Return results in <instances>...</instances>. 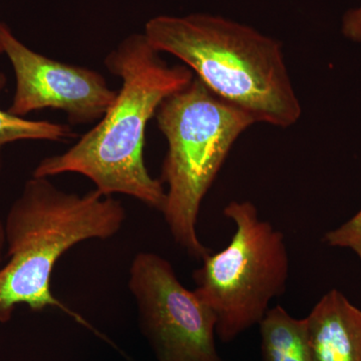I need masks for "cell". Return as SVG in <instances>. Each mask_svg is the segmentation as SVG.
I'll use <instances>...</instances> for the list:
<instances>
[{"instance_id": "6da1fadb", "label": "cell", "mask_w": 361, "mask_h": 361, "mask_svg": "<svg viewBox=\"0 0 361 361\" xmlns=\"http://www.w3.org/2000/svg\"><path fill=\"white\" fill-rule=\"evenodd\" d=\"M104 66L122 80L115 102L96 127L65 153L40 161L32 176L75 173L89 178L99 193L127 195L161 212L163 183L145 164L147 125L164 99L190 85L194 73L186 66H169L144 33L123 39Z\"/></svg>"}, {"instance_id": "7a4b0ae2", "label": "cell", "mask_w": 361, "mask_h": 361, "mask_svg": "<svg viewBox=\"0 0 361 361\" xmlns=\"http://www.w3.org/2000/svg\"><path fill=\"white\" fill-rule=\"evenodd\" d=\"M144 35L157 51L179 59L216 96L256 123L288 128L300 118L279 40L209 13L155 16Z\"/></svg>"}, {"instance_id": "3957f363", "label": "cell", "mask_w": 361, "mask_h": 361, "mask_svg": "<svg viewBox=\"0 0 361 361\" xmlns=\"http://www.w3.org/2000/svg\"><path fill=\"white\" fill-rule=\"evenodd\" d=\"M123 204L97 190L68 193L49 178L25 183L4 222L7 262L0 268V323L18 306L33 311L58 307L71 313L51 292V275L63 254L87 240H106L122 229Z\"/></svg>"}, {"instance_id": "277c9868", "label": "cell", "mask_w": 361, "mask_h": 361, "mask_svg": "<svg viewBox=\"0 0 361 361\" xmlns=\"http://www.w3.org/2000/svg\"><path fill=\"white\" fill-rule=\"evenodd\" d=\"M155 116L168 142L161 173L168 191L161 213L176 243L190 257L202 261L213 252L197 232L202 202L235 142L256 122L216 96L196 75L186 87L164 99Z\"/></svg>"}, {"instance_id": "5b68a950", "label": "cell", "mask_w": 361, "mask_h": 361, "mask_svg": "<svg viewBox=\"0 0 361 361\" xmlns=\"http://www.w3.org/2000/svg\"><path fill=\"white\" fill-rule=\"evenodd\" d=\"M223 214L234 234L223 250L202 260L193 278L195 292L215 316L216 336L227 343L259 325L286 290L290 265L283 233L261 220L252 202L231 201Z\"/></svg>"}, {"instance_id": "8992f818", "label": "cell", "mask_w": 361, "mask_h": 361, "mask_svg": "<svg viewBox=\"0 0 361 361\" xmlns=\"http://www.w3.org/2000/svg\"><path fill=\"white\" fill-rule=\"evenodd\" d=\"M129 288L140 327L158 361H224L216 346L214 313L189 290L172 264L152 252L133 260Z\"/></svg>"}, {"instance_id": "52a82bcc", "label": "cell", "mask_w": 361, "mask_h": 361, "mask_svg": "<svg viewBox=\"0 0 361 361\" xmlns=\"http://www.w3.org/2000/svg\"><path fill=\"white\" fill-rule=\"evenodd\" d=\"M0 39L16 75V87L8 111L20 116L54 109L66 114L71 126L99 122L115 102L99 71L70 65L33 51L0 23Z\"/></svg>"}, {"instance_id": "ba28073f", "label": "cell", "mask_w": 361, "mask_h": 361, "mask_svg": "<svg viewBox=\"0 0 361 361\" xmlns=\"http://www.w3.org/2000/svg\"><path fill=\"white\" fill-rule=\"evenodd\" d=\"M312 361H361V310L332 289L305 317Z\"/></svg>"}, {"instance_id": "9c48e42d", "label": "cell", "mask_w": 361, "mask_h": 361, "mask_svg": "<svg viewBox=\"0 0 361 361\" xmlns=\"http://www.w3.org/2000/svg\"><path fill=\"white\" fill-rule=\"evenodd\" d=\"M261 361H312L305 318H295L281 306L267 311L259 323Z\"/></svg>"}, {"instance_id": "30bf717a", "label": "cell", "mask_w": 361, "mask_h": 361, "mask_svg": "<svg viewBox=\"0 0 361 361\" xmlns=\"http://www.w3.org/2000/svg\"><path fill=\"white\" fill-rule=\"evenodd\" d=\"M6 84V75L0 71V90ZM75 135L71 126L47 121L25 120L11 115L8 111L0 110V149L11 142L25 140L65 142L75 139Z\"/></svg>"}, {"instance_id": "8fae6325", "label": "cell", "mask_w": 361, "mask_h": 361, "mask_svg": "<svg viewBox=\"0 0 361 361\" xmlns=\"http://www.w3.org/2000/svg\"><path fill=\"white\" fill-rule=\"evenodd\" d=\"M323 242L329 246L350 249L361 262V210L341 227L327 232Z\"/></svg>"}, {"instance_id": "7c38bea8", "label": "cell", "mask_w": 361, "mask_h": 361, "mask_svg": "<svg viewBox=\"0 0 361 361\" xmlns=\"http://www.w3.org/2000/svg\"><path fill=\"white\" fill-rule=\"evenodd\" d=\"M342 35L351 42H361V6L344 13L341 23Z\"/></svg>"}, {"instance_id": "4fadbf2b", "label": "cell", "mask_w": 361, "mask_h": 361, "mask_svg": "<svg viewBox=\"0 0 361 361\" xmlns=\"http://www.w3.org/2000/svg\"><path fill=\"white\" fill-rule=\"evenodd\" d=\"M4 249H6V233H4V222L0 219V268L4 262Z\"/></svg>"}, {"instance_id": "5bb4252c", "label": "cell", "mask_w": 361, "mask_h": 361, "mask_svg": "<svg viewBox=\"0 0 361 361\" xmlns=\"http://www.w3.org/2000/svg\"><path fill=\"white\" fill-rule=\"evenodd\" d=\"M4 54V47H2L1 39H0V54Z\"/></svg>"}]
</instances>
